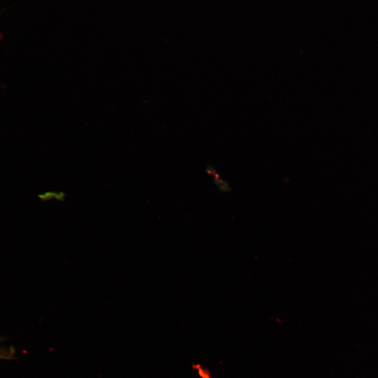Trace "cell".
I'll use <instances>...</instances> for the list:
<instances>
[{"label": "cell", "mask_w": 378, "mask_h": 378, "mask_svg": "<svg viewBox=\"0 0 378 378\" xmlns=\"http://www.w3.org/2000/svg\"><path fill=\"white\" fill-rule=\"evenodd\" d=\"M7 357H5V355L4 354H0V359H2V358H6Z\"/></svg>", "instance_id": "obj_1"}]
</instances>
